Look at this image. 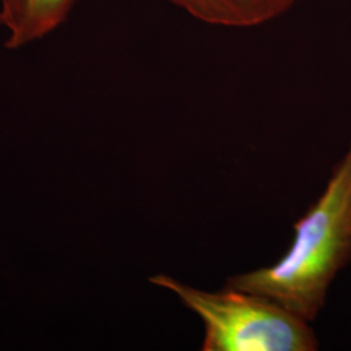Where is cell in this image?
Returning <instances> with one entry per match:
<instances>
[{"label": "cell", "instance_id": "3", "mask_svg": "<svg viewBox=\"0 0 351 351\" xmlns=\"http://www.w3.org/2000/svg\"><path fill=\"white\" fill-rule=\"evenodd\" d=\"M77 0H0V25L10 37L5 46L20 49L46 37L63 24Z\"/></svg>", "mask_w": 351, "mask_h": 351}, {"label": "cell", "instance_id": "2", "mask_svg": "<svg viewBox=\"0 0 351 351\" xmlns=\"http://www.w3.org/2000/svg\"><path fill=\"white\" fill-rule=\"evenodd\" d=\"M150 282L173 291L204 324L202 351H315L308 322L264 295L229 288L204 291L167 275Z\"/></svg>", "mask_w": 351, "mask_h": 351}, {"label": "cell", "instance_id": "4", "mask_svg": "<svg viewBox=\"0 0 351 351\" xmlns=\"http://www.w3.org/2000/svg\"><path fill=\"white\" fill-rule=\"evenodd\" d=\"M211 25L250 27L288 11L295 0H168Z\"/></svg>", "mask_w": 351, "mask_h": 351}, {"label": "cell", "instance_id": "1", "mask_svg": "<svg viewBox=\"0 0 351 351\" xmlns=\"http://www.w3.org/2000/svg\"><path fill=\"white\" fill-rule=\"evenodd\" d=\"M351 262V141L323 194L294 224V239L276 263L228 277L226 287L264 295L306 322L324 307L326 293Z\"/></svg>", "mask_w": 351, "mask_h": 351}]
</instances>
